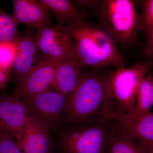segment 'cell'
<instances>
[{
	"mask_svg": "<svg viewBox=\"0 0 153 153\" xmlns=\"http://www.w3.org/2000/svg\"><path fill=\"white\" fill-rule=\"evenodd\" d=\"M105 74L96 71L82 73L69 97L65 113L67 121L106 124L121 111L107 93Z\"/></svg>",
	"mask_w": 153,
	"mask_h": 153,
	"instance_id": "1",
	"label": "cell"
},
{
	"mask_svg": "<svg viewBox=\"0 0 153 153\" xmlns=\"http://www.w3.org/2000/svg\"><path fill=\"white\" fill-rule=\"evenodd\" d=\"M65 27L74 38L76 55L83 68L125 67L124 57L114 40L101 27L82 21Z\"/></svg>",
	"mask_w": 153,
	"mask_h": 153,
	"instance_id": "2",
	"label": "cell"
},
{
	"mask_svg": "<svg viewBox=\"0 0 153 153\" xmlns=\"http://www.w3.org/2000/svg\"><path fill=\"white\" fill-rule=\"evenodd\" d=\"M139 1L100 0L94 11L101 27L116 43L129 47L137 41L141 31Z\"/></svg>",
	"mask_w": 153,
	"mask_h": 153,
	"instance_id": "3",
	"label": "cell"
},
{
	"mask_svg": "<svg viewBox=\"0 0 153 153\" xmlns=\"http://www.w3.org/2000/svg\"><path fill=\"white\" fill-rule=\"evenodd\" d=\"M152 60L138 62L130 67L117 68L105 74L107 93L121 111L128 114L133 112L138 88L152 66Z\"/></svg>",
	"mask_w": 153,
	"mask_h": 153,
	"instance_id": "4",
	"label": "cell"
},
{
	"mask_svg": "<svg viewBox=\"0 0 153 153\" xmlns=\"http://www.w3.org/2000/svg\"><path fill=\"white\" fill-rule=\"evenodd\" d=\"M109 138L106 124H91L68 130L60 137V152L107 153Z\"/></svg>",
	"mask_w": 153,
	"mask_h": 153,
	"instance_id": "5",
	"label": "cell"
},
{
	"mask_svg": "<svg viewBox=\"0 0 153 153\" xmlns=\"http://www.w3.org/2000/svg\"><path fill=\"white\" fill-rule=\"evenodd\" d=\"M35 39L44 57L60 61L77 55L75 41L66 27L53 25L38 29Z\"/></svg>",
	"mask_w": 153,
	"mask_h": 153,
	"instance_id": "6",
	"label": "cell"
},
{
	"mask_svg": "<svg viewBox=\"0 0 153 153\" xmlns=\"http://www.w3.org/2000/svg\"><path fill=\"white\" fill-rule=\"evenodd\" d=\"M70 95L49 88L23 100L30 114L40 118L50 128L60 124L65 115Z\"/></svg>",
	"mask_w": 153,
	"mask_h": 153,
	"instance_id": "7",
	"label": "cell"
},
{
	"mask_svg": "<svg viewBox=\"0 0 153 153\" xmlns=\"http://www.w3.org/2000/svg\"><path fill=\"white\" fill-rule=\"evenodd\" d=\"M110 134L122 133L132 138L147 151L153 149V114L152 111L133 117L122 111L108 124Z\"/></svg>",
	"mask_w": 153,
	"mask_h": 153,
	"instance_id": "8",
	"label": "cell"
},
{
	"mask_svg": "<svg viewBox=\"0 0 153 153\" xmlns=\"http://www.w3.org/2000/svg\"><path fill=\"white\" fill-rule=\"evenodd\" d=\"M59 61L43 57L25 79L17 84L13 94L23 99L51 88Z\"/></svg>",
	"mask_w": 153,
	"mask_h": 153,
	"instance_id": "9",
	"label": "cell"
},
{
	"mask_svg": "<svg viewBox=\"0 0 153 153\" xmlns=\"http://www.w3.org/2000/svg\"><path fill=\"white\" fill-rule=\"evenodd\" d=\"M29 114L22 99L13 94L0 96V128L12 134L19 146L23 137L25 119Z\"/></svg>",
	"mask_w": 153,
	"mask_h": 153,
	"instance_id": "10",
	"label": "cell"
},
{
	"mask_svg": "<svg viewBox=\"0 0 153 153\" xmlns=\"http://www.w3.org/2000/svg\"><path fill=\"white\" fill-rule=\"evenodd\" d=\"M49 126L40 118L29 114L25 119L19 145L23 153H52L53 146Z\"/></svg>",
	"mask_w": 153,
	"mask_h": 153,
	"instance_id": "11",
	"label": "cell"
},
{
	"mask_svg": "<svg viewBox=\"0 0 153 153\" xmlns=\"http://www.w3.org/2000/svg\"><path fill=\"white\" fill-rule=\"evenodd\" d=\"M12 16L15 23L37 30L53 26L50 13L39 1L13 0Z\"/></svg>",
	"mask_w": 153,
	"mask_h": 153,
	"instance_id": "12",
	"label": "cell"
},
{
	"mask_svg": "<svg viewBox=\"0 0 153 153\" xmlns=\"http://www.w3.org/2000/svg\"><path fill=\"white\" fill-rule=\"evenodd\" d=\"M83 68L77 55L59 61L52 88L65 95H70L76 88L82 74Z\"/></svg>",
	"mask_w": 153,
	"mask_h": 153,
	"instance_id": "13",
	"label": "cell"
},
{
	"mask_svg": "<svg viewBox=\"0 0 153 153\" xmlns=\"http://www.w3.org/2000/svg\"><path fill=\"white\" fill-rule=\"evenodd\" d=\"M35 36L24 34L17 41L18 52L13 65L17 85L25 79L36 64L38 49Z\"/></svg>",
	"mask_w": 153,
	"mask_h": 153,
	"instance_id": "14",
	"label": "cell"
},
{
	"mask_svg": "<svg viewBox=\"0 0 153 153\" xmlns=\"http://www.w3.org/2000/svg\"><path fill=\"white\" fill-rule=\"evenodd\" d=\"M55 17L57 26L66 27L75 22L85 21L89 14L81 10L70 0H39Z\"/></svg>",
	"mask_w": 153,
	"mask_h": 153,
	"instance_id": "15",
	"label": "cell"
},
{
	"mask_svg": "<svg viewBox=\"0 0 153 153\" xmlns=\"http://www.w3.org/2000/svg\"><path fill=\"white\" fill-rule=\"evenodd\" d=\"M153 104V79L150 74H146L140 82L136 97L133 117H138L150 112Z\"/></svg>",
	"mask_w": 153,
	"mask_h": 153,
	"instance_id": "16",
	"label": "cell"
},
{
	"mask_svg": "<svg viewBox=\"0 0 153 153\" xmlns=\"http://www.w3.org/2000/svg\"><path fill=\"white\" fill-rule=\"evenodd\" d=\"M142 8L141 13V31L145 34L146 45L144 55L148 59H152L153 55V1L143 0L139 1Z\"/></svg>",
	"mask_w": 153,
	"mask_h": 153,
	"instance_id": "17",
	"label": "cell"
},
{
	"mask_svg": "<svg viewBox=\"0 0 153 153\" xmlns=\"http://www.w3.org/2000/svg\"><path fill=\"white\" fill-rule=\"evenodd\" d=\"M132 138L122 133L110 134L107 153H148Z\"/></svg>",
	"mask_w": 153,
	"mask_h": 153,
	"instance_id": "18",
	"label": "cell"
},
{
	"mask_svg": "<svg viewBox=\"0 0 153 153\" xmlns=\"http://www.w3.org/2000/svg\"><path fill=\"white\" fill-rule=\"evenodd\" d=\"M19 37L16 24L12 16L0 9V43L15 42Z\"/></svg>",
	"mask_w": 153,
	"mask_h": 153,
	"instance_id": "19",
	"label": "cell"
},
{
	"mask_svg": "<svg viewBox=\"0 0 153 153\" xmlns=\"http://www.w3.org/2000/svg\"><path fill=\"white\" fill-rule=\"evenodd\" d=\"M17 52V41L0 43V66L6 68H13Z\"/></svg>",
	"mask_w": 153,
	"mask_h": 153,
	"instance_id": "20",
	"label": "cell"
},
{
	"mask_svg": "<svg viewBox=\"0 0 153 153\" xmlns=\"http://www.w3.org/2000/svg\"><path fill=\"white\" fill-rule=\"evenodd\" d=\"M0 153H23L13 136L1 128Z\"/></svg>",
	"mask_w": 153,
	"mask_h": 153,
	"instance_id": "21",
	"label": "cell"
},
{
	"mask_svg": "<svg viewBox=\"0 0 153 153\" xmlns=\"http://www.w3.org/2000/svg\"><path fill=\"white\" fill-rule=\"evenodd\" d=\"M74 1L81 10L88 13V10L94 12L100 3V0H78Z\"/></svg>",
	"mask_w": 153,
	"mask_h": 153,
	"instance_id": "22",
	"label": "cell"
},
{
	"mask_svg": "<svg viewBox=\"0 0 153 153\" xmlns=\"http://www.w3.org/2000/svg\"><path fill=\"white\" fill-rule=\"evenodd\" d=\"M13 68H6L0 66V93L8 83Z\"/></svg>",
	"mask_w": 153,
	"mask_h": 153,
	"instance_id": "23",
	"label": "cell"
},
{
	"mask_svg": "<svg viewBox=\"0 0 153 153\" xmlns=\"http://www.w3.org/2000/svg\"><path fill=\"white\" fill-rule=\"evenodd\" d=\"M148 153H153V149L148 151Z\"/></svg>",
	"mask_w": 153,
	"mask_h": 153,
	"instance_id": "24",
	"label": "cell"
}]
</instances>
